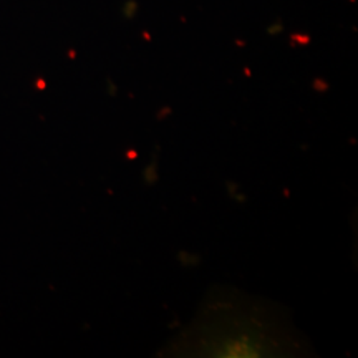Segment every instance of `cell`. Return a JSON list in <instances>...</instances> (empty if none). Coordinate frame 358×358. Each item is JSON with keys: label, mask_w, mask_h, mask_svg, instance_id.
Returning <instances> with one entry per match:
<instances>
[{"label": "cell", "mask_w": 358, "mask_h": 358, "mask_svg": "<svg viewBox=\"0 0 358 358\" xmlns=\"http://www.w3.org/2000/svg\"><path fill=\"white\" fill-rule=\"evenodd\" d=\"M145 178H146V181L150 182H155L156 179H158V176H156V166L155 164H150V166H148L146 169H145Z\"/></svg>", "instance_id": "obj_1"}]
</instances>
